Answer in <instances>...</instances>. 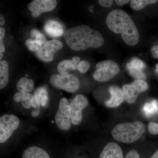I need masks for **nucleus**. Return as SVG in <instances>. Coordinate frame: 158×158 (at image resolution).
Here are the masks:
<instances>
[{
    "label": "nucleus",
    "mask_w": 158,
    "mask_h": 158,
    "mask_svg": "<svg viewBox=\"0 0 158 158\" xmlns=\"http://www.w3.org/2000/svg\"><path fill=\"white\" fill-rule=\"evenodd\" d=\"M67 45L75 51L100 48L104 43L102 35L89 26L82 25L66 30L64 34Z\"/></svg>",
    "instance_id": "obj_1"
},
{
    "label": "nucleus",
    "mask_w": 158,
    "mask_h": 158,
    "mask_svg": "<svg viewBox=\"0 0 158 158\" xmlns=\"http://www.w3.org/2000/svg\"><path fill=\"white\" fill-rule=\"evenodd\" d=\"M106 24L108 28L116 34H121L124 42L130 46L138 43L139 34L138 29L127 13L121 10H113L108 15Z\"/></svg>",
    "instance_id": "obj_2"
},
{
    "label": "nucleus",
    "mask_w": 158,
    "mask_h": 158,
    "mask_svg": "<svg viewBox=\"0 0 158 158\" xmlns=\"http://www.w3.org/2000/svg\"><path fill=\"white\" fill-rule=\"evenodd\" d=\"M145 131V126L141 122L125 123L117 124L113 128L112 135L117 141L131 143L140 139Z\"/></svg>",
    "instance_id": "obj_3"
},
{
    "label": "nucleus",
    "mask_w": 158,
    "mask_h": 158,
    "mask_svg": "<svg viewBox=\"0 0 158 158\" xmlns=\"http://www.w3.org/2000/svg\"><path fill=\"white\" fill-rule=\"evenodd\" d=\"M50 83L54 88L69 92L73 93L80 87L78 78L74 75H53L49 80Z\"/></svg>",
    "instance_id": "obj_4"
},
{
    "label": "nucleus",
    "mask_w": 158,
    "mask_h": 158,
    "mask_svg": "<svg viewBox=\"0 0 158 158\" xmlns=\"http://www.w3.org/2000/svg\"><path fill=\"white\" fill-rule=\"evenodd\" d=\"M95 69L93 77L99 82H106L111 80L118 73L120 70L118 64L110 60L98 62Z\"/></svg>",
    "instance_id": "obj_5"
},
{
    "label": "nucleus",
    "mask_w": 158,
    "mask_h": 158,
    "mask_svg": "<svg viewBox=\"0 0 158 158\" xmlns=\"http://www.w3.org/2000/svg\"><path fill=\"white\" fill-rule=\"evenodd\" d=\"M55 122L59 129L64 131L70 130L72 122L70 104L65 98L61 99L59 102Z\"/></svg>",
    "instance_id": "obj_6"
},
{
    "label": "nucleus",
    "mask_w": 158,
    "mask_h": 158,
    "mask_svg": "<svg viewBox=\"0 0 158 158\" xmlns=\"http://www.w3.org/2000/svg\"><path fill=\"white\" fill-rule=\"evenodd\" d=\"M17 116L12 114H4L0 118V143L6 142L19 125Z\"/></svg>",
    "instance_id": "obj_7"
},
{
    "label": "nucleus",
    "mask_w": 158,
    "mask_h": 158,
    "mask_svg": "<svg viewBox=\"0 0 158 158\" xmlns=\"http://www.w3.org/2000/svg\"><path fill=\"white\" fill-rule=\"evenodd\" d=\"M70 104L72 123L77 125L82 121V111L88 104V98L83 94H78L71 101Z\"/></svg>",
    "instance_id": "obj_8"
},
{
    "label": "nucleus",
    "mask_w": 158,
    "mask_h": 158,
    "mask_svg": "<svg viewBox=\"0 0 158 158\" xmlns=\"http://www.w3.org/2000/svg\"><path fill=\"white\" fill-rule=\"evenodd\" d=\"M63 44L57 40H53L46 42L36 55L39 59L44 62H50L54 59V55L63 47Z\"/></svg>",
    "instance_id": "obj_9"
},
{
    "label": "nucleus",
    "mask_w": 158,
    "mask_h": 158,
    "mask_svg": "<svg viewBox=\"0 0 158 158\" xmlns=\"http://www.w3.org/2000/svg\"><path fill=\"white\" fill-rule=\"evenodd\" d=\"M56 0H34L29 3L28 9L33 17L37 18L42 13L52 11L56 7Z\"/></svg>",
    "instance_id": "obj_10"
},
{
    "label": "nucleus",
    "mask_w": 158,
    "mask_h": 158,
    "mask_svg": "<svg viewBox=\"0 0 158 158\" xmlns=\"http://www.w3.org/2000/svg\"><path fill=\"white\" fill-rule=\"evenodd\" d=\"M109 90L111 98L105 102V105L109 108L117 107L124 100L123 91L121 88L116 86H110Z\"/></svg>",
    "instance_id": "obj_11"
},
{
    "label": "nucleus",
    "mask_w": 158,
    "mask_h": 158,
    "mask_svg": "<svg viewBox=\"0 0 158 158\" xmlns=\"http://www.w3.org/2000/svg\"><path fill=\"white\" fill-rule=\"evenodd\" d=\"M100 158H123V156L120 146L114 142H110L102 151Z\"/></svg>",
    "instance_id": "obj_12"
},
{
    "label": "nucleus",
    "mask_w": 158,
    "mask_h": 158,
    "mask_svg": "<svg viewBox=\"0 0 158 158\" xmlns=\"http://www.w3.org/2000/svg\"><path fill=\"white\" fill-rule=\"evenodd\" d=\"M44 30L46 33L52 37H60L65 34L62 25L53 20H49L46 23Z\"/></svg>",
    "instance_id": "obj_13"
},
{
    "label": "nucleus",
    "mask_w": 158,
    "mask_h": 158,
    "mask_svg": "<svg viewBox=\"0 0 158 158\" xmlns=\"http://www.w3.org/2000/svg\"><path fill=\"white\" fill-rule=\"evenodd\" d=\"M22 158H51L44 150L37 146H31L25 150Z\"/></svg>",
    "instance_id": "obj_14"
},
{
    "label": "nucleus",
    "mask_w": 158,
    "mask_h": 158,
    "mask_svg": "<svg viewBox=\"0 0 158 158\" xmlns=\"http://www.w3.org/2000/svg\"><path fill=\"white\" fill-rule=\"evenodd\" d=\"M123 91L124 100L129 104L135 102L140 92L131 84H126L123 86Z\"/></svg>",
    "instance_id": "obj_15"
},
{
    "label": "nucleus",
    "mask_w": 158,
    "mask_h": 158,
    "mask_svg": "<svg viewBox=\"0 0 158 158\" xmlns=\"http://www.w3.org/2000/svg\"><path fill=\"white\" fill-rule=\"evenodd\" d=\"M9 65L5 60L0 62V89H2L8 85L9 81Z\"/></svg>",
    "instance_id": "obj_16"
},
{
    "label": "nucleus",
    "mask_w": 158,
    "mask_h": 158,
    "mask_svg": "<svg viewBox=\"0 0 158 158\" xmlns=\"http://www.w3.org/2000/svg\"><path fill=\"white\" fill-rule=\"evenodd\" d=\"M16 86L20 92L30 93L34 90V82L31 79L22 77L19 80Z\"/></svg>",
    "instance_id": "obj_17"
},
{
    "label": "nucleus",
    "mask_w": 158,
    "mask_h": 158,
    "mask_svg": "<svg viewBox=\"0 0 158 158\" xmlns=\"http://www.w3.org/2000/svg\"><path fill=\"white\" fill-rule=\"evenodd\" d=\"M58 71L60 74H68L73 71L77 69V66L72 60H64L59 62L57 66Z\"/></svg>",
    "instance_id": "obj_18"
},
{
    "label": "nucleus",
    "mask_w": 158,
    "mask_h": 158,
    "mask_svg": "<svg viewBox=\"0 0 158 158\" xmlns=\"http://www.w3.org/2000/svg\"><path fill=\"white\" fill-rule=\"evenodd\" d=\"M143 112L147 117H151L158 113V100L154 99L151 102L145 103L143 107Z\"/></svg>",
    "instance_id": "obj_19"
},
{
    "label": "nucleus",
    "mask_w": 158,
    "mask_h": 158,
    "mask_svg": "<svg viewBox=\"0 0 158 158\" xmlns=\"http://www.w3.org/2000/svg\"><path fill=\"white\" fill-rule=\"evenodd\" d=\"M34 96L39 101L40 106H45L48 101V94L46 89L44 87H40L34 92Z\"/></svg>",
    "instance_id": "obj_20"
},
{
    "label": "nucleus",
    "mask_w": 158,
    "mask_h": 158,
    "mask_svg": "<svg viewBox=\"0 0 158 158\" xmlns=\"http://www.w3.org/2000/svg\"><path fill=\"white\" fill-rule=\"evenodd\" d=\"M157 2L156 0H132L131 1L130 5L132 9L139 11L148 5L155 4Z\"/></svg>",
    "instance_id": "obj_21"
},
{
    "label": "nucleus",
    "mask_w": 158,
    "mask_h": 158,
    "mask_svg": "<svg viewBox=\"0 0 158 158\" xmlns=\"http://www.w3.org/2000/svg\"><path fill=\"white\" fill-rule=\"evenodd\" d=\"M126 67L130 75L136 79V80H144L146 78V75L143 71L131 68L127 64Z\"/></svg>",
    "instance_id": "obj_22"
},
{
    "label": "nucleus",
    "mask_w": 158,
    "mask_h": 158,
    "mask_svg": "<svg viewBox=\"0 0 158 158\" xmlns=\"http://www.w3.org/2000/svg\"><path fill=\"white\" fill-rule=\"evenodd\" d=\"M128 65L131 68L143 71L145 68V64L142 60L137 57H134L131 59V61L127 63Z\"/></svg>",
    "instance_id": "obj_23"
},
{
    "label": "nucleus",
    "mask_w": 158,
    "mask_h": 158,
    "mask_svg": "<svg viewBox=\"0 0 158 158\" xmlns=\"http://www.w3.org/2000/svg\"><path fill=\"white\" fill-rule=\"evenodd\" d=\"M26 45L30 50L33 52H37L43 46L39 41L32 39L27 40L26 41Z\"/></svg>",
    "instance_id": "obj_24"
},
{
    "label": "nucleus",
    "mask_w": 158,
    "mask_h": 158,
    "mask_svg": "<svg viewBox=\"0 0 158 158\" xmlns=\"http://www.w3.org/2000/svg\"><path fill=\"white\" fill-rule=\"evenodd\" d=\"M131 84L137 88L140 93L146 91L148 88V84L144 80H135Z\"/></svg>",
    "instance_id": "obj_25"
},
{
    "label": "nucleus",
    "mask_w": 158,
    "mask_h": 158,
    "mask_svg": "<svg viewBox=\"0 0 158 158\" xmlns=\"http://www.w3.org/2000/svg\"><path fill=\"white\" fill-rule=\"evenodd\" d=\"M31 36L34 40L40 42L43 45L46 43V37L44 35L37 31L36 29H33L31 32Z\"/></svg>",
    "instance_id": "obj_26"
},
{
    "label": "nucleus",
    "mask_w": 158,
    "mask_h": 158,
    "mask_svg": "<svg viewBox=\"0 0 158 158\" xmlns=\"http://www.w3.org/2000/svg\"><path fill=\"white\" fill-rule=\"evenodd\" d=\"M34 95L31 94L23 93L22 104L25 109H29L31 107Z\"/></svg>",
    "instance_id": "obj_27"
},
{
    "label": "nucleus",
    "mask_w": 158,
    "mask_h": 158,
    "mask_svg": "<svg viewBox=\"0 0 158 158\" xmlns=\"http://www.w3.org/2000/svg\"><path fill=\"white\" fill-rule=\"evenodd\" d=\"M90 67V64L89 62L87 61H82L79 63L77 69L82 73H85L88 71Z\"/></svg>",
    "instance_id": "obj_28"
},
{
    "label": "nucleus",
    "mask_w": 158,
    "mask_h": 158,
    "mask_svg": "<svg viewBox=\"0 0 158 158\" xmlns=\"http://www.w3.org/2000/svg\"><path fill=\"white\" fill-rule=\"evenodd\" d=\"M148 130L151 134L153 135L158 134V123L154 122H150L148 126Z\"/></svg>",
    "instance_id": "obj_29"
},
{
    "label": "nucleus",
    "mask_w": 158,
    "mask_h": 158,
    "mask_svg": "<svg viewBox=\"0 0 158 158\" xmlns=\"http://www.w3.org/2000/svg\"><path fill=\"white\" fill-rule=\"evenodd\" d=\"M6 34L5 29L2 27L0 28V52H4L5 51V47L3 42V38Z\"/></svg>",
    "instance_id": "obj_30"
},
{
    "label": "nucleus",
    "mask_w": 158,
    "mask_h": 158,
    "mask_svg": "<svg viewBox=\"0 0 158 158\" xmlns=\"http://www.w3.org/2000/svg\"><path fill=\"white\" fill-rule=\"evenodd\" d=\"M98 3L100 5L104 8H110L112 6L113 1L112 0H99Z\"/></svg>",
    "instance_id": "obj_31"
},
{
    "label": "nucleus",
    "mask_w": 158,
    "mask_h": 158,
    "mask_svg": "<svg viewBox=\"0 0 158 158\" xmlns=\"http://www.w3.org/2000/svg\"><path fill=\"white\" fill-rule=\"evenodd\" d=\"M125 158H141L138 152L135 150H132L128 153Z\"/></svg>",
    "instance_id": "obj_32"
},
{
    "label": "nucleus",
    "mask_w": 158,
    "mask_h": 158,
    "mask_svg": "<svg viewBox=\"0 0 158 158\" xmlns=\"http://www.w3.org/2000/svg\"><path fill=\"white\" fill-rule=\"evenodd\" d=\"M23 95V93L21 92H18L15 94L13 96V100L15 102H19L22 101Z\"/></svg>",
    "instance_id": "obj_33"
},
{
    "label": "nucleus",
    "mask_w": 158,
    "mask_h": 158,
    "mask_svg": "<svg viewBox=\"0 0 158 158\" xmlns=\"http://www.w3.org/2000/svg\"><path fill=\"white\" fill-rule=\"evenodd\" d=\"M40 103L38 99L34 96L33 100H32V104H31V107L34 108V109H36V108H40Z\"/></svg>",
    "instance_id": "obj_34"
},
{
    "label": "nucleus",
    "mask_w": 158,
    "mask_h": 158,
    "mask_svg": "<svg viewBox=\"0 0 158 158\" xmlns=\"http://www.w3.org/2000/svg\"><path fill=\"white\" fill-rule=\"evenodd\" d=\"M152 55L154 58L158 59V45H155L152 47L151 50Z\"/></svg>",
    "instance_id": "obj_35"
},
{
    "label": "nucleus",
    "mask_w": 158,
    "mask_h": 158,
    "mask_svg": "<svg viewBox=\"0 0 158 158\" xmlns=\"http://www.w3.org/2000/svg\"><path fill=\"white\" fill-rule=\"evenodd\" d=\"M40 112V108L34 109L31 113V115L33 117H37L39 116Z\"/></svg>",
    "instance_id": "obj_36"
},
{
    "label": "nucleus",
    "mask_w": 158,
    "mask_h": 158,
    "mask_svg": "<svg viewBox=\"0 0 158 158\" xmlns=\"http://www.w3.org/2000/svg\"><path fill=\"white\" fill-rule=\"evenodd\" d=\"M115 2L117 5L119 6H122L123 5H125V4H127L129 2H130L129 0H116L115 1Z\"/></svg>",
    "instance_id": "obj_37"
},
{
    "label": "nucleus",
    "mask_w": 158,
    "mask_h": 158,
    "mask_svg": "<svg viewBox=\"0 0 158 158\" xmlns=\"http://www.w3.org/2000/svg\"><path fill=\"white\" fill-rule=\"evenodd\" d=\"M72 61L73 63H74L77 66L79 63L81 62V61H80V58L77 56L73 57L72 59Z\"/></svg>",
    "instance_id": "obj_38"
},
{
    "label": "nucleus",
    "mask_w": 158,
    "mask_h": 158,
    "mask_svg": "<svg viewBox=\"0 0 158 158\" xmlns=\"http://www.w3.org/2000/svg\"><path fill=\"white\" fill-rule=\"evenodd\" d=\"M5 24V19L4 16L2 14H0V26H2Z\"/></svg>",
    "instance_id": "obj_39"
},
{
    "label": "nucleus",
    "mask_w": 158,
    "mask_h": 158,
    "mask_svg": "<svg viewBox=\"0 0 158 158\" xmlns=\"http://www.w3.org/2000/svg\"><path fill=\"white\" fill-rule=\"evenodd\" d=\"M151 158H158V150L152 155Z\"/></svg>",
    "instance_id": "obj_40"
},
{
    "label": "nucleus",
    "mask_w": 158,
    "mask_h": 158,
    "mask_svg": "<svg viewBox=\"0 0 158 158\" xmlns=\"http://www.w3.org/2000/svg\"><path fill=\"white\" fill-rule=\"evenodd\" d=\"M94 10V6H90L89 7V10L90 12H93Z\"/></svg>",
    "instance_id": "obj_41"
},
{
    "label": "nucleus",
    "mask_w": 158,
    "mask_h": 158,
    "mask_svg": "<svg viewBox=\"0 0 158 158\" xmlns=\"http://www.w3.org/2000/svg\"><path fill=\"white\" fill-rule=\"evenodd\" d=\"M156 68L155 69V72L158 74V63L156 65Z\"/></svg>",
    "instance_id": "obj_42"
},
{
    "label": "nucleus",
    "mask_w": 158,
    "mask_h": 158,
    "mask_svg": "<svg viewBox=\"0 0 158 158\" xmlns=\"http://www.w3.org/2000/svg\"><path fill=\"white\" fill-rule=\"evenodd\" d=\"M0 56H0V59H1V60H2V59L3 57V55L2 52H0Z\"/></svg>",
    "instance_id": "obj_43"
}]
</instances>
